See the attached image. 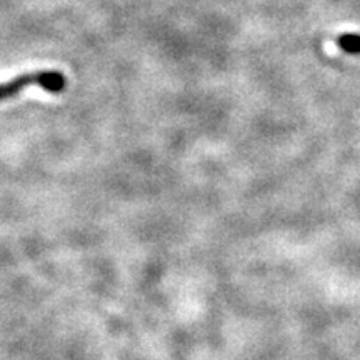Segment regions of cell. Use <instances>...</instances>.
Wrapping results in <instances>:
<instances>
[{
  "label": "cell",
  "instance_id": "1",
  "mask_svg": "<svg viewBox=\"0 0 360 360\" xmlns=\"http://www.w3.org/2000/svg\"><path fill=\"white\" fill-rule=\"evenodd\" d=\"M29 86H39L50 94H61L67 86V80L63 74L57 70H42L19 75V77L8 80L6 84H0V102L19 95L20 91Z\"/></svg>",
  "mask_w": 360,
  "mask_h": 360
},
{
  "label": "cell",
  "instance_id": "2",
  "mask_svg": "<svg viewBox=\"0 0 360 360\" xmlns=\"http://www.w3.org/2000/svg\"><path fill=\"white\" fill-rule=\"evenodd\" d=\"M337 45L347 54H360V36L359 33H344L338 37Z\"/></svg>",
  "mask_w": 360,
  "mask_h": 360
}]
</instances>
